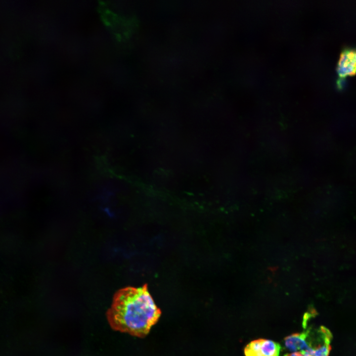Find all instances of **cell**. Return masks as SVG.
I'll return each instance as SVG.
<instances>
[{"label": "cell", "mask_w": 356, "mask_h": 356, "mask_svg": "<svg viewBox=\"0 0 356 356\" xmlns=\"http://www.w3.org/2000/svg\"><path fill=\"white\" fill-rule=\"evenodd\" d=\"M302 333L305 345L302 354L308 356H329L332 338L329 329L323 326L316 329L305 328Z\"/></svg>", "instance_id": "2"}, {"label": "cell", "mask_w": 356, "mask_h": 356, "mask_svg": "<svg viewBox=\"0 0 356 356\" xmlns=\"http://www.w3.org/2000/svg\"><path fill=\"white\" fill-rule=\"evenodd\" d=\"M337 71L341 77L355 74L356 72V52L353 49H346L340 54L337 65Z\"/></svg>", "instance_id": "4"}, {"label": "cell", "mask_w": 356, "mask_h": 356, "mask_svg": "<svg viewBox=\"0 0 356 356\" xmlns=\"http://www.w3.org/2000/svg\"><path fill=\"white\" fill-rule=\"evenodd\" d=\"M280 345L272 340L259 339L251 341L244 349L245 356H279Z\"/></svg>", "instance_id": "3"}, {"label": "cell", "mask_w": 356, "mask_h": 356, "mask_svg": "<svg viewBox=\"0 0 356 356\" xmlns=\"http://www.w3.org/2000/svg\"><path fill=\"white\" fill-rule=\"evenodd\" d=\"M284 356H308L306 355H304L300 352H293L290 354H287Z\"/></svg>", "instance_id": "5"}, {"label": "cell", "mask_w": 356, "mask_h": 356, "mask_svg": "<svg viewBox=\"0 0 356 356\" xmlns=\"http://www.w3.org/2000/svg\"><path fill=\"white\" fill-rule=\"evenodd\" d=\"M161 312L147 286L127 287L115 293L106 312L112 329L140 338L146 336L158 321Z\"/></svg>", "instance_id": "1"}]
</instances>
